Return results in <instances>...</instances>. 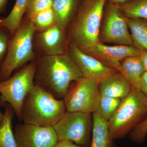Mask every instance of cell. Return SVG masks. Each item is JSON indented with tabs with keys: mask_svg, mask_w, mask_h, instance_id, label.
<instances>
[{
	"mask_svg": "<svg viewBox=\"0 0 147 147\" xmlns=\"http://www.w3.org/2000/svg\"><path fill=\"white\" fill-rule=\"evenodd\" d=\"M83 78L69 54L43 56L36 61L34 84L55 98L63 99L72 82Z\"/></svg>",
	"mask_w": 147,
	"mask_h": 147,
	"instance_id": "obj_1",
	"label": "cell"
},
{
	"mask_svg": "<svg viewBox=\"0 0 147 147\" xmlns=\"http://www.w3.org/2000/svg\"><path fill=\"white\" fill-rule=\"evenodd\" d=\"M66 111L63 99L55 98L35 85L24 100L21 122L37 126L53 127Z\"/></svg>",
	"mask_w": 147,
	"mask_h": 147,
	"instance_id": "obj_2",
	"label": "cell"
},
{
	"mask_svg": "<svg viewBox=\"0 0 147 147\" xmlns=\"http://www.w3.org/2000/svg\"><path fill=\"white\" fill-rule=\"evenodd\" d=\"M107 1H86L71 25V42L85 53L100 42V25Z\"/></svg>",
	"mask_w": 147,
	"mask_h": 147,
	"instance_id": "obj_3",
	"label": "cell"
},
{
	"mask_svg": "<svg viewBox=\"0 0 147 147\" xmlns=\"http://www.w3.org/2000/svg\"><path fill=\"white\" fill-rule=\"evenodd\" d=\"M147 116V96L138 89L132 88L129 94L121 100L115 113L108 121L112 139L123 138Z\"/></svg>",
	"mask_w": 147,
	"mask_h": 147,
	"instance_id": "obj_4",
	"label": "cell"
},
{
	"mask_svg": "<svg viewBox=\"0 0 147 147\" xmlns=\"http://www.w3.org/2000/svg\"><path fill=\"white\" fill-rule=\"evenodd\" d=\"M35 29L30 20L22 24L11 36L4 61L0 68V82L5 81L12 73L29 61H34L33 48Z\"/></svg>",
	"mask_w": 147,
	"mask_h": 147,
	"instance_id": "obj_5",
	"label": "cell"
},
{
	"mask_svg": "<svg viewBox=\"0 0 147 147\" xmlns=\"http://www.w3.org/2000/svg\"><path fill=\"white\" fill-rule=\"evenodd\" d=\"M36 67V61H32L9 79L0 82V104H9L20 122L24 100L35 85Z\"/></svg>",
	"mask_w": 147,
	"mask_h": 147,
	"instance_id": "obj_6",
	"label": "cell"
},
{
	"mask_svg": "<svg viewBox=\"0 0 147 147\" xmlns=\"http://www.w3.org/2000/svg\"><path fill=\"white\" fill-rule=\"evenodd\" d=\"M92 114L66 111L53 127L59 141L69 140L82 147H89Z\"/></svg>",
	"mask_w": 147,
	"mask_h": 147,
	"instance_id": "obj_7",
	"label": "cell"
},
{
	"mask_svg": "<svg viewBox=\"0 0 147 147\" xmlns=\"http://www.w3.org/2000/svg\"><path fill=\"white\" fill-rule=\"evenodd\" d=\"M99 83L83 77L70 86L63 99L66 111L91 114L97 112L101 97Z\"/></svg>",
	"mask_w": 147,
	"mask_h": 147,
	"instance_id": "obj_8",
	"label": "cell"
},
{
	"mask_svg": "<svg viewBox=\"0 0 147 147\" xmlns=\"http://www.w3.org/2000/svg\"><path fill=\"white\" fill-rule=\"evenodd\" d=\"M100 33V42L133 46L127 18L117 5L112 3L109 6Z\"/></svg>",
	"mask_w": 147,
	"mask_h": 147,
	"instance_id": "obj_9",
	"label": "cell"
},
{
	"mask_svg": "<svg viewBox=\"0 0 147 147\" xmlns=\"http://www.w3.org/2000/svg\"><path fill=\"white\" fill-rule=\"evenodd\" d=\"M14 134L17 147H55L59 141L55 129L51 127L18 124Z\"/></svg>",
	"mask_w": 147,
	"mask_h": 147,
	"instance_id": "obj_10",
	"label": "cell"
},
{
	"mask_svg": "<svg viewBox=\"0 0 147 147\" xmlns=\"http://www.w3.org/2000/svg\"><path fill=\"white\" fill-rule=\"evenodd\" d=\"M68 54L76 64L83 77L86 79L99 82L117 71L93 56L83 52L72 42L69 45Z\"/></svg>",
	"mask_w": 147,
	"mask_h": 147,
	"instance_id": "obj_11",
	"label": "cell"
},
{
	"mask_svg": "<svg viewBox=\"0 0 147 147\" xmlns=\"http://www.w3.org/2000/svg\"><path fill=\"white\" fill-rule=\"evenodd\" d=\"M85 53L118 71L121 62L128 57L140 56L142 52L134 46H109L100 42Z\"/></svg>",
	"mask_w": 147,
	"mask_h": 147,
	"instance_id": "obj_12",
	"label": "cell"
},
{
	"mask_svg": "<svg viewBox=\"0 0 147 147\" xmlns=\"http://www.w3.org/2000/svg\"><path fill=\"white\" fill-rule=\"evenodd\" d=\"M40 32L38 36V42L45 55L64 54L65 40L64 31L55 24Z\"/></svg>",
	"mask_w": 147,
	"mask_h": 147,
	"instance_id": "obj_13",
	"label": "cell"
},
{
	"mask_svg": "<svg viewBox=\"0 0 147 147\" xmlns=\"http://www.w3.org/2000/svg\"><path fill=\"white\" fill-rule=\"evenodd\" d=\"M98 87L101 96L121 100L126 97L132 89L127 80L118 71L100 81Z\"/></svg>",
	"mask_w": 147,
	"mask_h": 147,
	"instance_id": "obj_14",
	"label": "cell"
},
{
	"mask_svg": "<svg viewBox=\"0 0 147 147\" xmlns=\"http://www.w3.org/2000/svg\"><path fill=\"white\" fill-rule=\"evenodd\" d=\"M92 115V137L89 147H115L108 129V122L97 112L93 113Z\"/></svg>",
	"mask_w": 147,
	"mask_h": 147,
	"instance_id": "obj_15",
	"label": "cell"
},
{
	"mask_svg": "<svg viewBox=\"0 0 147 147\" xmlns=\"http://www.w3.org/2000/svg\"><path fill=\"white\" fill-rule=\"evenodd\" d=\"M146 71L140 56L126 58L121 63L119 72L127 80L132 88H139V82Z\"/></svg>",
	"mask_w": 147,
	"mask_h": 147,
	"instance_id": "obj_16",
	"label": "cell"
},
{
	"mask_svg": "<svg viewBox=\"0 0 147 147\" xmlns=\"http://www.w3.org/2000/svg\"><path fill=\"white\" fill-rule=\"evenodd\" d=\"M79 0H54L56 25L65 32L75 14Z\"/></svg>",
	"mask_w": 147,
	"mask_h": 147,
	"instance_id": "obj_17",
	"label": "cell"
},
{
	"mask_svg": "<svg viewBox=\"0 0 147 147\" xmlns=\"http://www.w3.org/2000/svg\"><path fill=\"white\" fill-rule=\"evenodd\" d=\"M30 1L16 0L8 16L0 18V26L7 29L11 37L21 26L22 18L26 11Z\"/></svg>",
	"mask_w": 147,
	"mask_h": 147,
	"instance_id": "obj_18",
	"label": "cell"
},
{
	"mask_svg": "<svg viewBox=\"0 0 147 147\" xmlns=\"http://www.w3.org/2000/svg\"><path fill=\"white\" fill-rule=\"evenodd\" d=\"M5 105L3 117L0 124V147H17L12 129L15 113L9 104Z\"/></svg>",
	"mask_w": 147,
	"mask_h": 147,
	"instance_id": "obj_19",
	"label": "cell"
},
{
	"mask_svg": "<svg viewBox=\"0 0 147 147\" xmlns=\"http://www.w3.org/2000/svg\"><path fill=\"white\" fill-rule=\"evenodd\" d=\"M133 46L141 52L147 51V19L127 18Z\"/></svg>",
	"mask_w": 147,
	"mask_h": 147,
	"instance_id": "obj_20",
	"label": "cell"
},
{
	"mask_svg": "<svg viewBox=\"0 0 147 147\" xmlns=\"http://www.w3.org/2000/svg\"><path fill=\"white\" fill-rule=\"evenodd\" d=\"M117 5L127 18L147 19V0H131Z\"/></svg>",
	"mask_w": 147,
	"mask_h": 147,
	"instance_id": "obj_21",
	"label": "cell"
},
{
	"mask_svg": "<svg viewBox=\"0 0 147 147\" xmlns=\"http://www.w3.org/2000/svg\"><path fill=\"white\" fill-rule=\"evenodd\" d=\"M28 20L33 24L36 31L41 32L56 24L55 13L52 7L38 12Z\"/></svg>",
	"mask_w": 147,
	"mask_h": 147,
	"instance_id": "obj_22",
	"label": "cell"
},
{
	"mask_svg": "<svg viewBox=\"0 0 147 147\" xmlns=\"http://www.w3.org/2000/svg\"><path fill=\"white\" fill-rule=\"evenodd\" d=\"M121 99L101 96L97 112L105 121L110 120L118 108Z\"/></svg>",
	"mask_w": 147,
	"mask_h": 147,
	"instance_id": "obj_23",
	"label": "cell"
},
{
	"mask_svg": "<svg viewBox=\"0 0 147 147\" xmlns=\"http://www.w3.org/2000/svg\"><path fill=\"white\" fill-rule=\"evenodd\" d=\"M54 0H30L27 8V18L30 19L42 11L53 7Z\"/></svg>",
	"mask_w": 147,
	"mask_h": 147,
	"instance_id": "obj_24",
	"label": "cell"
},
{
	"mask_svg": "<svg viewBox=\"0 0 147 147\" xmlns=\"http://www.w3.org/2000/svg\"><path fill=\"white\" fill-rule=\"evenodd\" d=\"M147 134V116L129 133V139L134 143L141 144L144 142Z\"/></svg>",
	"mask_w": 147,
	"mask_h": 147,
	"instance_id": "obj_25",
	"label": "cell"
},
{
	"mask_svg": "<svg viewBox=\"0 0 147 147\" xmlns=\"http://www.w3.org/2000/svg\"><path fill=\"white\" fill-rule=\"evenodd\" d=\"M11 37L8 30L0 26V68L6 56Z\"/></svg>",
	"mask_w": 147,
	"mask_h": 147,
	"instance_id": "obj_26",
	"label": "cell"
},
{
	"mask_svg": "<svg viewBox=\"0 0 147 147\" xmlns=\"http://www.w3.org/2000/svg\"><path fill=\"white\" fill-rule=\"evenodd\" d=\"M147 97V71H146L142 74L140 82L139 88Z\"/></svg>",
	"mask_w": 147,
	"mask_h": 147,
	"instance_id": "obj_27",
	"label": "cell"
},
{
	"mask_svg": "<svg viewBox=\"0 0 147 147\" xmlns=\"http://www.w3.org/2000/svg\"><path fill=\"white\" fill-rule=\"evenodd\" d=\"M55 147H82L69 140L59 141Z\"/></svg>",
	"mask_w": 147,
	"mask_h": 147,
	"instance_id": "obj_28",
	"label": "cell"
},
{
	"mask_svg": "<svg viewBox=\"0 0 147 147\" xmlns=\"http://www.w3.org/2000/svg\"><path fill=\"white\" fill-rule=\"evenodd\" d=\"M140 57L144 65L145 70L147 71V51L142 52Z\"/></svg>",
	"mask_w": 147,
	"mask_h": 147,
	"instance_id": "obj_29",
	"label": "cell"
},
{
	"mask_svg": "<svg viewBox=\"0 0 147 147\" xmlns=\"http://www.w3.org/2000/svg\"><path fill=\"white\" fill-rule=\"evenodd\" d=\"M7 3V0H0V13L5 11Z\"/></svg>",
	"mask_w": 147,
	"mask_h": 147,
	"instance_id": "obj_30",
	"label": "cell"
},
{
	"mask_svg": "<svg viewBox=\"0 0 147 147\" xmlns=\"http://www.w3.org/2000/svg\"><path fill=\"white\" fill-rule=\"evenodd\" d=\"M110 2L114 4L119 5L129 1L131 0H109Z\"/></svg>",
	"mask_w": 147,
	"mask_h": 147,
	"instance_id": "obj_31",
	"label": "cell"
},
{
	"mask_svg": "<svg viewBox=\"0 0 147 147\" xmlns=\"http://www.w3.org/2000/svg\"><path fill=\"white\" fill-rule=\"evenodd\" d=\"M3 117V114L0 111V124L1 123L2 121Z\"/></svg>",
	"mask_w": 147,
	"mask_h": 147,
	"instance_id": "obj_32",
	"label": "cell"
}]
</instances>
